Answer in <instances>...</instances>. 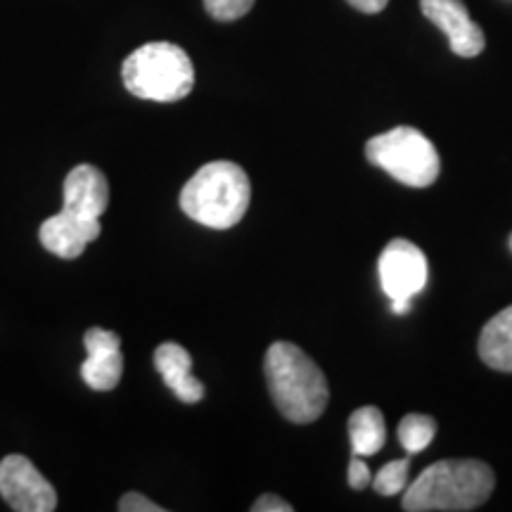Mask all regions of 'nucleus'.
<instances>
[{
	"instance_id": "f257e3e1",
	"label": "nucleus",
	"mask_w": 512,
	"mask_h": 512,
	"mask_svg": "<svg viewBox=\"0 0 512 512\" xmlns=\"http://www.w3.org/2000/svg\"><path fill=\"white\" fill-rule=\"evenodd\" d=\"M494 486L496 475L484 460H439L406 486L401 505L408 512H467L489 501Z\"/></svg>"
},
{
	"instance_id": "f03ea898",
	"label": "nucleus",
	"mask_w": 512,
	"mask_h": 512,
	"mask_svg": "<svg viewBox=\"0 0 512 512\" xmlns=\"http://www.w3.org/2000/svg\"><path fill=\"white\" fill-rule=\"evenodd\" d=\"M266 382L280 415L294 425H309L323 415L330 389L309 354L297 344L275 342L266 351Z\"/></svg>"
},
{
	"instance_id": "7ed1b4c3",
	"label": "nucleus",
	"mask_w": 512,
	"mask_h": 512,
	"mask_svg": "<svg viewBox=\"0 0 512 512\" xmlns=\"http://www.w3.org/2000/svg\"><path fill=\"white\" fill-rule=\"evenodd\" d=\"M252 185L235 162L204 164L181 190V209L188 219L214 230H228L245 219Z\"/></svg>"
},
{
	"instance_id": "20e7f679",
	"label": "nucleus",
	"mask_w": 512,
	"mask_h": 512,
	"mask_svg": "<svg viewBox=\"0 0 512 512\" xmlns=\"http://www.w3.org/2000/svg\"><path fill=\"white\" fill-rule=\"evenodd\" d=\"M126 91L140 100L178 102L195 86V67L181 46L169 41L145 43L121 67Z\"/></svg>"
},
{
	"instance_id": "39448f33",
	"label": "nucleus",
	"mask_w": 512,
	"mask_h": 512,
	"mask_svg": "<svg viewBox=\"0 0 512 512\" xmlns=\"http://www.w3.org/2000/svg\"><path fill=\"white\" fill-rule=\"evenodd\" d=\"M366 157L370 164L387 171L394 181L411 188H427L437 181L441 171L437 147L413 126H396L370 138Z\"/></svg>"
},
{
	"instance_id": "423d86ee",
	"label": "nucleus",
	"mask_w": 512,
	"mask_h": 512,
	"mask_svg": "<svg viewBox=\"0 0 512 512\" xmlns=\"http://www.w3.org/2000/svg\"><path fill=\"white\" fill-rule=\"evenodd\" d=\"M0 496L17 512H53L57 491L36 465L24 456L0 460Z\"/></svg>"
},
{
	"instance_id": "0eeeda50",
	"label": "nucleus",
	"mask_w": 512,
	"mask_h": 512,
	"mask_svg": "<svg viewBox=\"0 0 512 512\" xmlns=\"http://www.w3.org/2000/svg\"><path fill=\"white\" fill-rule=\"evenodd\" d=\"M380 285L389 299H411L427 285V259L422 249L413 242L396 238L382 249Z\"/></svg>"
},
{
	"instance_id": "6e6552de",
	"label": "nucleus",
	"mask_w": 512,
	"mask_h": 512,
	"mask_svg": "<svg viewBox=\"0 0 512 512\" xmlns=\"http://www.w3.org/2000/svg\"><path fill=\"white\" fill-rule=\"evenodd\" d=\"M420 10L434 27L444 31L458 57H477L486 46L484 31L470 17L463 0H420Z\"/></svg>"
},
{
	"instance_id": "1a4fd4ad",
	"label": "nucleus",
	"mask_w": 512,
	"mask_h": 512,
	"mask_svg": "<svg viewBox=\"0 0 512 512\" xmlns=\"http://www.w3.org/2000/svg\"><path fill=\"white\" fill-rule=\"evenodd\" d=\"M86 344V361L81 363V377L95 392H110L124 375V356H121V339L112 330L91 328L83 337Z\"/></svg>"
},
{
	"instance_id": "9d476101",
	"label": "nucleus",
	"mask_w": 512,
	"mask_h": 512,
	"mask_svg": "<svg viewBox=\"0 0 512 512\" xmlns=\"http://www.w3.org/2000/svg\"><path fill=\"white\" fill-rule=\"evenodd\" d=\"M100 230V219H86V216H76L72 211L62 209L60 214L43 221L38 238L50 254L60 256V259H76L93 240H98Z\"/></svg>"
},
{
	"instance_id": "9b49d317",
	"label": "nucleus",
	"mask_w": 512,
	"mask_h": 512,
	"mask_svg": "<svg viewBox=\"0 0 512 512\" xmlns=\"http://www.w3.org/2000/svg\"><path fill=\"white\" fill-rule=\"evenodd\" d=\"M62 209L86 219H100L110 204V185L98 166L79 164L64 178Z\"/></svg>"
},
{
	"instance_id": "f8f14e48",
	"label": "nucleus",
	"mask_w": 512,
	"mask_h": 512,
	"mask_svg": "<svg viewBox=\"0 0 512 512\" xmlns=\"http://www.w3.org/2000/svg\"><path fill=\"white\" fill-rule=\"evenodd\" d=\"M155 368L162 375L166 387L176 394L178 401L200 403L204 394H207L204 384L192 375V356L181 344H159L155 351Z\"/></svg>"
},
{
	"instance_id": "ddd939ff",
	"label": "nucleus",
	"mask_w": 512,
	"mask_h": 512,
	"mask_svg": "<svg viewBox=\"0 0 512 512\" xmlns=\"http://www.w3.org/2000/svg\"><path fill=\"white\" fill-rule=\"evenodd\" d=\"M477 351L479 358L489 368L501 370V373H512V306L496 313L484 325Z\"/></svg>"
},
{
	"instance_id": "4468645a",
	"label": "nucleus",
	"mask_w": 512,
	"mask_h": 512,
	"mask_svg": "<svg viewBox=\"0 0 512 512\" xmlns=\"http://www.w3.org/2000/svg\"><path fill=\"white\" fill-rule=\"evenodd\" d=\"M349 439L354 456H375L387 441V427H384V415L380 408L363 406L351 413L349 418Z\"/></svg>"
},
{
	"instance_id": "2eb2a0df",
	"label": "nucleus",
	"mask_w": 512,
	"mask_h": 512,
	"mask_svg": "<svg viewBox=\"0 0 512 512\" xmlns=\"http://www.w3.org/2000/svg\"><path fill=\"white\" fill-rule=\"evenodd\" d=\"M434 437H437V420L430 418V415L411 413L399 422V441L406 448L408 456L425 451Z\"/></svg>"
},
{
	"instance_id": "dca6fc26",
	"label": "nucleus",
	"mask_w": 512,
	"mask_h": 512,
	"mask_svg": "<svg viewBox=\"0 0 512 512\" xmlns=\"http://www.w3.org/2000/svg\"><path fill=\"white\" fill-rule=\"evenodd\" d=\"M408 470H411V458L392 460L377 472L373 479V489L380 496H399L408 486Z\"/></svg>"
},
{
	"instance_id": "f3484780",
	"label": "nucleus",
	"mask_w": 512,
	"mask_h": 512,
	"mask_svg": "<svg viewBox=\"0 0 512 512\" xmlns=\"http://www.w3.org/2000/svg\"><path fill=\"white\" fill-rule=\"evenodd\" d=\"M256 0H204V10L219 22H235L254 8Z\"/></svg>"
},
{
	"instance_id": "a211bd4d",
	"label": "nucleus",
	"mask_w": 512,
	"mask_h": 512,
	"mask_svg": "<svg viewBox=\"0 0 512 512\" xmlns=\"http://www.w3.org/2000/svg\"><path fill=\"white\" fill-rule=\"evenodd\" d=\"M119 510H121V512H162L164 508H162V505L152 503L147 496L136 494V491H131V494L121 496Z\"/></svg>"
},
{
	"instance_id": "6ab92c4d",
	"label": "nucleus",
	"mask_w": 512,
	"mask_h": 512,
	"mask_svg": "<svg viewBox=\"0 0 512 512\" xmlns=\"http://www.w3.org/2000/svg\"><path fill=\"white\" fill-rule=\"evenodd\" d=\"M370 484V470L363 463L361 456H354L349 463V486L356 491H363Z\"/></svg>"
},
{
	"instance_id": "aec40b11",
	"label": "nucleus",
	"mask_w": 512,
	"mask_h": 512,
	"mask_svg": "<svg viewBox=\"0 0 512 512\" xmlns=\"http://www.w3.org/2000/svg\"><path fill=\"white\" fill-rule=\"evenodd\" d=\"M294 508L285 498L275 496V494H264L261 498H256V503L252 505V512H292Z\"/></svg>"
},
{
	"instance_id": "412c9836",
	"label": "nucleus",
	"mask_w": 512,
	"mask_h": 512,
	"mask_svg": "<svg viewBox=\"0 0 512 512\" xmlns=\"http://www.w3.org/2000/svg\"><path fill=\"white\" fill-rule=\"evenodd\" d=\"M347 3L358 12H366V15H377V12H382L384 8H387L389 0H347Z\"/></svg>"
},
{
	"instance_id": "4be33fe9",
	"label": "nucleus",
	"mask_w": 512,
	"mask_h": 512,
	"mask_svg": "<svg viewBox=\"0 0 512 512\" xmlns=\"http://www.w3.org/2000/svg\"><path fill=\"white\" fill-rule=\"evenodd\" d=\"M408 309H411V299H394L392 302L394 313H408Z\"/></svg>"
},
{
	"instance_id": "5701e85b",
	"label": "nucleus",
	"mask_w": 512,
	"mask_h": 512,
	"mask_svg": "<svg viewBox=\"0 0 512 512\" xmlns=\"http://www.w3.org/2000/svg\"><path fill=\"white\" fill-rule=\"evenodd\" d=\"M510 247H512V235H510Z\"/></svg>"
}]
</instances>
